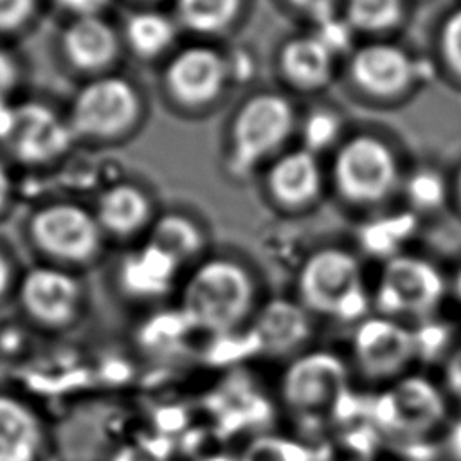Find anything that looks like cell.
<instances>
[{
  "mask_svg": "<svg viewBox=\"0 0 461 461\" xmlns=\"http://www.w3.org/2000/svg\"><path fill=\"white\" fill-rule=\"evenodd\" d=\"M254 303L250 274L232 259L212 258L193 270L178 308L193 331L220 337L247 328L256 313Z\"/></svg>",
  "mask_w": 461,
  "mask_h": 461,
  "instance_id": "6da1fadb",
  "label": "cell"
},
{
  "mask_svg": "<svg viewBox=\"0 0 461 461\" xmlns=\"http://www.w3.org/2000/svg\"><path fill=\"white\" fill-rule=\"evenodd\" d=\"M297 301L313 315L358 324L373 303L358 259L337 247L313 252L297 274Z\"/></svg>",
  "mask_w": 461,
  "mask_h": 461,
  "instance_id": "7a4b0ae2",
  "label": "cell"
},
{
  "mask_svg": "<svg viewBox=\"0 0 461 461\" xmlns=\"http://www.w3.org/2000/svg\"><path fill=\"white\" fill-rule=\"evenodd\" d=\"M349 389V366L331 349L295 355L279 378V400L304 430L322 429L340 394Z\"/></svg>",
  "mask_w": 461,
  "mask_h": 461,
  "instance_id": "3957f363",
  "label": "cell"
},
{
  "mask_svg": "<svg viewBox=\"0 0 461 461\" xmlns=\"http://www.w3.org/2000/svg\"><path fill=\"white\" fill-rule=\"evenodd\" d=\"M447 418V394L432 378L420 373H405L367 403V421L382 438L400 443L427 439Z\"/></svg>",
  "mask_w": 461,
  "mask_h": 461,
  "instance_id": "277c9868",
  "label": "cell"
},
{
  "mask_svg": "<svg viewBox=\"0 0 461 461\" xmlns=\"http://www.w3.org/2000/svg\"><path fill=\"white\" fill-rule=\"evenodd\" d=\"M447 292L439 268L418 256L396 254L380 272L373 304L378 315L423 321L432 317Z\"/></svg>",
  "mask_w": 461,
  "mask_h": 461,
  "instance_id": "5b68a950",
  "label": "cell"
},
{
  "mask_svg": "<svg viewBox=\"0 0 461 461\" xmlns=\"http://www.w3.org/2000/svg\"><path fill=\"white\" fill-rule=\"evenodd\" d=\"M294 108L286 97L263 92L247 99L234 115L229 167L234 176L249 175L263 158L286 142L294 130Z\"/></svg>",
  "mask_w": 461,
  "mask_h": 461,
  "instance_id": "8992f818",
  "label": "cell"
},
{
  "mask_svg": "<svg viewBox=\"0 0 461 461\" xmlns=\"http://www.w3.org/2000/svg\"><path fill=\"white\" fill-rule=\"evenodd\" d=\"M337 191L351 203H378L400 182L393 149L375 135H355L342 142L333 160Z\"/></svg>",
  "mask_w": 461,
  "mask_h": 461,
  "instance_id": "52a82bcc",
  "label": "cell"
},
{
  "mask_svg": "<svg viewBox=\"0 0 461 461\" xmlns=\"http://www.w3.org/2000/svg\"><path fill=\"white\" fill-rule=\"evenodd\" d=\"M351 364L369 382L391 384L407 373L416 358L412 328L403 321L367 315L351 333Z\"/></svg>",
  "mask_w": 461,
  "mask_h": 461,
  "instance_id": "ba28073f",
  "label": "cell"
},
{
  "mask_svg": "<svg viewBox=\"0 0 461 461\" xmlns=\"http://www.w3.org/2000/svg\"><path fill=\"white\" fill-rule=\"evenodd\" d=\"M139 115V97L135 88L113 76H104L85 85L70 112L74 135L113 137L128 130Z\"/></svg>",
  "mask_w": 461,
  "mask_h": 461,
  "instance_id": "9c48e42d",
  "label": "cell"
},
{
  "mask_svg": "<svg viewBox=\"0 0 461 461\" xmlns=\"http://www.w3.org/2000/svg\"><path fill=\"white\" fill-rule=\"evenodd\" d=\"M101 225L95 216L76 203L59 202L40 209L31 220V236L52 258L85 261L99 247Z\"/></svg>",
  "mask_w": 461,
  "mask_h": 461,
  "instance_id": "30bf717a",
  "label": "cell"
},
{
  "mask_svg": "<svg viewBox=\"0 0 461 461\" xmlns=\"http://www.w3.org/2000/svg\"><path fill=\"white\" fill-rule=\"evenodd\" d=\"M74 131L49 106L22 103L14 106L13 122L4 142L25 162H45L59 157L72 142Z\"/></svg>",
  "mask_w": 461,
  "mask_h": 461,
  "instance_id": "8fae6325",
  "label": "cell"
},
{
  "mask_svg": "<svg viewBox=\"0 0 461 461\" xmlns=\"http://www.w3.org/2000/svg\"><path fill=\"white\" fill-rule=\"evenodd\" d=\"M227 77V59L214 49L203 45L180 50L169 61L164 74L169 94L187 106H202L216 99Z\"/></svg>",
  "mask_w": 461,
  "mask_h": 461,
  "instance_id": "7c38bea8",
  "label": "cell"
},
{
  "mask_svg": "<svg viewBox=\"0 0 461 461\" xmlns=\"http://www.w3.org/2000/svg\"><path fill=\"white\" fill-rule=\"evenodd\" d=\"M349 74L358 88L376 97H394L405 92L420 76L416 61L393 43H367L349 59Z\"/></svg>",
  "mask_w": 461,
  "mask_h": 461,
  "instance_id": "4fadbf2b",
  "label": "cell"
},
{
  "mask_svg": "<svg viewBox=\"0 0 461 461\" xmlns=\"http://www.w3.org/2000/svg\"><path fill=\"white\" fill-rule=\"evenodd\" d=\"M249 330L258 342L259 355L295 357L312 339V313L299 301L274 297L256 310Z\"/></svg>",
  "mask_w": 461,
  "mask_h": 461,
  "instance_id": "5bb4252c",
  "label": "cell"
},
{
  "mask_svg": "<svg viewBox=\"0 0 461 461\" xmlns=\"http://www.w3.org/2000/svg\"><path fill=\"white\" fill-rule=\"evenodd\" d=\"M77 281L52 267L29 270L18 288L20 304L25 313L49 328H59L72 321L79 304Z\"/></svg>",
  "mask_w": 461,
  "mask_h": 461,
  "instance_id": "9a60e30c",
  "label": "cell"
},
{
  "mask_svg": "<svg viewBox=\"0 0 461 461\" xmlns=\"http://www.w3.org/2000/svg\"><path fill=\"white\" fill-rule=\"evenodd\" d=\"M270 194L283 205L301 207L313 202L322 187L317 155L306 148L281 155L267 173Z\"/></svg>",
  "mask_w": 461,
  "mask_h": 461,
  "instance_id": "2e32d148",
  "label": "cell"
},
{
  "mask_svg": "<svg viewBox=\"0 0 461 461\" xmlns=\"http://www.w3.org/2000/svg\"><path fill=\"white\" fill-rule=\"evenodd\" d=\"M61 43L68 61L88 72L110 65L119 49L115 31L99 14L76 16L65 29Z\"/></svg>",
  "mask_w": 461,
  "mask_h": 461,
  "instance_id": "e0dca14e",
  "label": "cell"
},
{
  "mask_svg": "<svg viewBox=\"0 0 461 461\" xmlns=\"http://www.w3.org/2000/svg\"><path fill=\"white\" fill-rule=\"evenodd\" d=\"M335 52L317 36H297L288 40L279 52L283 76L301 90L326 86L335 72Z\"/></svg>",
  "mask_w": 461,
  "mask_h": 461,
  "instance_id": "ac0fdd59",
  "label": "cell"
},
{
  "mask_svg": "<svg viewBox=\"0 0 461 461\" xmlns=\"http://www.w3.org/2000/svg\"><path fill=\"white\" fill-rule=\"evenodd\" d=\"M209 407L221 436L265 425L272 418L270 402L250 384L229 382L218 387L209 398Z\"/></svg>",
  "mask_w": 461,
  "mask_h": 461,
  "instance_id": "d6986e66",
  "label": "cell"
},
{
  "mask_svg": "<svg viewBox=\"0 0 461 461\" xmlns=\"http://www.w3.org/2000/svg\"><path fill=\"white\" fill-rule=\"evenodd\" d=\"M41 447L36 412L16 396L0 393V461H38Z\"/></svg>",
  "mask_w": 461,
  "mask_h": 461,
  "instance_id": "ffe728a7",
  "label": "cell"
},
{
  "mask_svg": "<svg viewBox=\"0 0 461 461\" xmlns=\"http://www.w3.org/2000/svg\"><path fill=\"white\" fill-rule=\"evenodd\" d=\"M178 261L146 243L142 249L128 254L119 267V283L124 292L135 297L164 295L176 276Z\"/></svg>",
  "mask_w": 461,
  "mask_h": 461,
  "instance_id": "44dd1931",
  "label": "cell"
},
{
  "mask_svg": "<svg viewBox=\"0 0 461 461\" xmlns=\"http://www.w3.org/2000/svg\"><path fill=\"white\" fill-rule=\"evenodd\" d=\"M149 216L148 196L131 184L108 187L97 202V221L110 232L130 234L140 229Z\"/></svg>",
  "mask_w": 461,
  "mask_h": 461,
  "instance_id": "7402d4cb",
  "label": "cell"
},
{
  "mask_svg": "<svg viewBox=\"0 0 461 461\" xmlns=\"http://www.w3.org/2000/svg\"><path fill=\"white\" fill-rule=\"evenodd\" d=\"M176 27L173 20L162 13L142 11L128 18L124 36L128 45L144 58L164 52L175 40Z\"/></svg>",
  "mask_w": 461,
  "mask_h": 461,
  "instance_id": "603a6c76",
  "label": "cell"
},
{
  "mask_svg": "<svg viewBox=\"0 0 461 461\" xmlns=\"http://www.w3.org/2000/svg\"><path fill=\"white\" fill-rule=\"evenodd\" d=\"M148 243L182 263L202 250L203 234L189 218L182 214H164L155 221Z\"/></svg>",
  "mask_w": 461,
  "mask_h": 461,
  "instance_id": "cb8c5ba5",
  "label": "cell"
},
{
  "mask_svg": "<svg viewBox=\"0 0 461 461\" xmlns=\"http://www.w3.org/2000/svg\"><path fill=\"white\" fill-rule=\"evenodd\" d=\"M241 0H176V16L194 32L225 31L238 16Z\"/></svg>",
  "mask_w": 461,
  "mask_h": 461,
  "instance_id": "d4e9b609",
  "label": "cell"
},
{
  "mask_svg": "<svg viewBox=\"0 0 461 461\" xmlns=\"http://www.w3.org/2000/svg\"><path fill=\"white\" fill-rule=\"evenodd\" d=\"M236 461H317V457L315 450L299 439L261 432L249 439Z\"/></svg>",
  "mask_w": 461,
  "mask_h": 461,
  "instance_id": "484cf974",
  "label": "cell"
},
{
  "mask_svg": "<svg viewBox=\"0 0 461 461\" xmlns=\"http://www.w3.org/2000/svg\"><path fill=\"white\" fill-rule=\"evenodd\" d=\"M414 225L416 221L412 214L407 212L375 220L360 230L362 247L375 256H384L389 259L396 256L398 245H402L412 234Z\"/></svg>",
  "mask_w": 461,
  "mask_h": 461,
  "instance_id": "4316f807",
  "label": "cell"
},
{
  "mask_svg": "<svg viewBox=\"0 0 461 461\" xmlns=\"http://www.w3.org/2000/svg\"><path fill=\"white\" fill-rule=\"evenodd\" d=\"M403 0H346V22L355 31L382 32L403 18Z\"/></svg>",
  "mask_w": 461,
  "mask_h": 461,
  "instance_id": "83f0119b",
  "label": "cell"
},
{
  "mask_svg": "<svg viewBox=\"0 0 461 461\" xmlns=\"http://www.w3.org/2000/svg\"><path fill=\"white\" fill-rule=\"evenodd\" d=\"M452 326L438 317H427L418 321L412 328L414 353L423 362L439 360L452 348Z\"/></svg>",
  "mask_w": 461,
  "mask_h": 461,
  "instance_id": "f1b7e54d",
  "label": "cell"
},
{
  "mask_svg": "<svg viewBox=\"0 0 461 461\" xmlns=\"http://www.w3.org/2000/svg\"><path fill=\"white\" fill-rule=\"evenodd\" d=\"M254 355H259V348L249 326L234 333L212 337V344L207 349V360L216 366L236 364Z\"/></svg>",
  "mask_w": 461,
  "mask_h": 461,
  "instance_id": "f546056e",
  "label": "cell"
},
{
  "mask_svg": "<svg viewBox=\"0 0 461 461\" xmlns=\"http://www.w3.org/2000/svg\"><path fill=\"white\" fill-rule=\"evenodd\" d=\"M193 331L180 308L158 313L151 317L142 328V340L148 346H169L178 344L180 339Z\"/></svg>",
  "mask_w": 461,
  "mask_h": 461,
  "instance_id": "4dcf8cb0",
  "label": "cell"
},
{
  "mask_svg": "<svg viewBox=\"0 0 461 461\" xmlns=\"http://www.w3.org/2000/svg\"><path fill=\"white\" fill-rule=\"evenodd\" d=\"M407 196L420 209H436L447 196L445 180L434 169H418L407 180Z\"/></svg>",
  "mask_w": 461,
  "mask_h": 461,
  "instance_id": "1f68e13d",
  "label": "cell"
},
{
  "mask_svg": "<svg viewBox=\"0 0 461 461\" xmlns=\"http://www.w3.org/2000/svg\"><path fill=\"white\" fill-rule=\"evenodd\" d=\"M339 130H340V122L335 113L324 112V110L313 112L306 119L304 128H303L304 148L317 155L319 149H324L335 142Z\"/></svg>",
  "mask_w": 461,
  "mask_h": 461,
  "instance_id": "d6a6232c",
  "label": "cell"
},
{
  "mask_svg": "<svg viewBox=\"0 0 461 461\" xmlns=\"http://www.w3.org/2000/svg\"><path fill=\"white\" fill-rule=\"evenodd\" d=\"M439 50L447 67L461 77V7L450 13L441 27Z\"/></svg>",
  "mask_w": 461,
  "mask_h": 461,
  "instance_id": "836d02e7",
  "label": "cell"
},
{
  "mask_svg": "<svg viewBox=\"0 0 461 461\" xmlns=\"http://www.w3.org/2000/svg\"><path fill=\"white\" fill-rule=\"evenodd\" d=\"M112 461H167V447L162 438L126 445L115 452Z\"/></svg>",
  "mask_w": 461,
  "mask_h": 461,
  "instance_id": "e575fe53",
  "label": "cell"
},
{
  "mask_svg": "<svg viewBox=\"0 0 461 461\" xmlns=\"http://www.w3.org/2000/svg\"><path fill=\"white\" fill-rule=\"evenodd\" d=\"M36 0H0V31H13L23 25Z\"/></svg>",
  "mask_w": 461,
  "mask_h": 461,
  "instance_id": "d590c367",
  "label": "cell"
},
{
  "mask_svg": "<svg viewBox=\"0 0 461 461\" xmlns=\"http://www.w3.org/2000/svg\"><path fill=\"white\" fill-rule=\"evenodd\" d=\"M295 9L312 18L317 25L337 18L339 0H288Z\"/></svg>",
  "mask_w": 461,
  "mask_h": 461,
  "instance_id": "8d00e7d4",
  "label": "cell"
},
{
  "mask_svg": "<svg viewBox=\"0 0 461 461\" xmlns=\"http://www.w3.org/2000/svg\"><path fill=\"white\" fill-rule=\"evenodd\" d=\"M443 376H445V387L448 394H452L456 400L461 402V346L450 351L445 362Z\"/></svg>",
  "mask_w": 461,
  "mask_h": 461,
  "instance_id": "74e56055",
  "label": "cell"
},
{
  "mask_svg": "<svg viewBox=\"0 0 461 461\" xmlns=\"http://www.w3.org/2000/svg\"><path fill=\"white\" fill-rule=\"evenodd\" d=\"M16 77H18V68L13 58L0 49V95L2 97H5V94L13 88Z\"/></svg>",
  "mask_w": 461,
  "mask_h": 461,
  "instance_id": "f35d334b",
  "label": "cell"
},
{
  "mask_svg": "<svg viewBox=\"0 0 461 461\" xmlns=\"http://www.w3.org/2000/svg\"><path fill=\"white\" fill-rule=\"evenodd\" d=\"M61 7L68 9L76 16L85 14H99V11L106 5L108 0H56Z\"/></svg>",
  "mask_w": 461,
  "mask_h": 461,
  "instance_id": "ab89813d",
  "label": "cell"
},
{
  "mask_svg": "<svg viewBox=\"0 0 461 461\" xmlns=\"http://www.w3.org/2000/svg\"><path fill=\"white\" fill-rule=\"evenodd\" d=\"M447 448L456 461H461V416L448 425Z\"/></svg>",
  "mask_w": 461,
  "mask_h": 461,
  "instance_id": "60d3db41",
  "label": "cell"
},
{
  "mask_svg": "<svg viewBox=\"0 0 461 461\" xmlns=\"http://www.w3.org/2000/svg\"><path fill=\"white\" fill-rule=\"evenodd\" d=\"M9 191H11V178H9V173H7L5 166L0 162V209L7 202Z\"/></svg>",
  "mask_w": 461,
  "mask_h": 461,
  "instance_id": "b9f144b4",
  "label": "cell"
},
{
  "mask_svg": "<svg viewBox=\"0 0 461 461\" xmlns=\"http://www.w3.org/2000/svg\"><path fill=\"white\" fill-rule=\"evenodd\" d=\"M9 283H11V267L5 256L0 252V295L5 294V290L9 288Z\"/></svg>",
  "mask_w": 461,
  "mask_h": 461,
  "instance_id": "7bdbcfd3",
  "label": "cell"
},
{
  "mask_svg": "<svg viewBox=\"0 0 461 461\" xmlns=\"http://www.w3.org/2000/svg\"><path fill=\"white\" fill-rule=\"evenodd\" d=\"M454 290H456L457 299L461 301V267H459V270L456 272V277H454Z\"/></svg>",
  "mask_w": 461,
  "mask_h": 461,
  "instance_id": "ee69618b",
  "label": "cell"
},
{
  "mask_svg": "<svg viewBox=\"0 0 461 461\" xmlns=\"http://www.w3.org/2000/svg\"><path fill=\"white\" fill-rule=\"evenodd\" d=\"M456 189H457V196H459V202H461V169L457 171V178H456Z\"/></svg>",
  "mask_w": 461,
  "mask_h": 461,
  "instance_id": "f6af8a7d",
  "label": "cell"
}]
</instances>
